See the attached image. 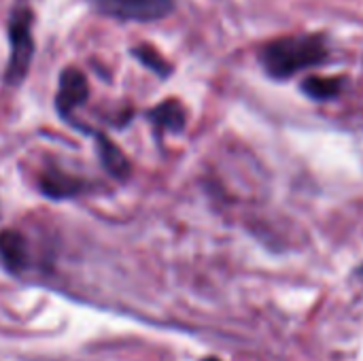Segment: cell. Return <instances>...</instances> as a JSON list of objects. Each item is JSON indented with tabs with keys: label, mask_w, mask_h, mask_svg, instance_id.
Listing matches in <instances>:
<instances>
[{
	"label": "cell",
	"mask_w": 363,
	"mask_h": 361,
	"mask_svg": "<svg viewBox=\"0 0 363 361\" xmlns=\"http://www.w3.org/2000/svg\"><path fill=\"white\" fill-rule=\"evenodd\" d=\"M325 43L319 36H287L270 43L262 51L266 70L277 79H287L298 70L311 68L325 60Z\"/></svg>",
	"instance_id": "6da1fadb"
},
{
	"label": "cell",
	"mask_w": 363,
	"mask_h": 361,
	"mask_svg": "<svg viewBox=\"0 0 363 361\" xmlns=\"http://www.w3.org/2000/svg\"><path fill=\"white\" fill-rule=\"evenodd\" d=\"M304 91L313 98H332L340 91V81L332 77H311L304 81Z\"/></svg>",
	"instance_id": "9c48e42d"
},
{
	"label": "cell",
	"mask_w": 363,
	"mask_h": 361,
	"mask_svg": "<svg viewBox=\"0 0 363 361\" xmlns=\"http://www.w3.org/2000/svg\"><path fill=\"white\" fill-rule=\"evenodd\" d=\"M134 55L145 64V66H149L153 72H157V74H162V77H166L168 74V64L153 51V49H147V47H138V49H134Z\"/></svg>",
	"instance_id": "30bf717a"
},
{
	"label": "cell",
	"mask_w": 363,
	"mask_h": 361,
	"mask_svg": "<svg viewBox=\"0 0 363 361\" xmlns=\"http://www.w3.org/2000/svg\"><path fill=\"white\" fill-rule=\"evenodd\" d=\"M98 147H100V160H102L104 168L117 179H128L130 162L125 160L121 149L117 145H113L106 136H98Z\"/></svg>",
	"instance_id": "5b68a950"
},
{
	"label": "cell",
	"mask_w": 363,
	"mask_h": 361,
	"mask_svg": "<svg viewBox=\"0 0 363 361\" xmlns=\"http://www.w3.org/2000/svg\"><path fill=\"white\" fill-rule=\"evenodd\" d=\"M11 60L6 68V83L19 85L23 77L28 74L32 53H34V40H32V13L26 6H17L11 17Z\"/></svg>",
	"instance_id": "7a4b0ae2"
},
{
	"label": "cell",
	"mask_w": 363,
	"mask_h": 361,
	"mask_svg": "<svg viewBox=\"0 0 363 361\" xmlns=\"http://www.w3.org/2000/svg\"><path fill=\"white\" fill-rule=\"evenodd\" d=\"M40 187H43V194L51 198H68V196L79 194L83 189V183L79 179L64 177L60 172H49L47 177L40 179Z\"/></svg>",
	"instance_id": "8992f818"
},
{
	"label": "cell",
	"mask_w": 363,
	"mask_h": 361,
	"mask_svg": "<svg viewBox=\"0 0 363 361\" xmlns=\"http://www.w3.org/2000/svg\"><path fill=\"white\" fill-rule=\"evenodd\" d=\"M0 253L4 262L13 268H21L26 262V245L23 238L15 232H2L0 234Z\"/></svg>",
	"instance_id": "ba28073f"
},
{
	"label": "cell",
	"mask_w": 363,
	"mask_h": 361,
	"mask_svg": "<svg viewBox=\"0 0 363 361\" xmlns=\"http://www.w3.org/2000/svg\"><path fill=\"white\" fill-rule=\"evenodd\" d=\"M151 119H153V123H157L166 130L179 132L185 126V111L179 102H164L151 113Z\"/></svg>",
	"instance_id": "52a82bcc"
},
{
	"label": "cell",
	"mask_w": 363,
	"mask_h": 361,
	"mask_svg": "<svg viewBox=\"0 0 363 361\" xmlns=\"http://www.w3.org/2000/svg\"><path fill=\"white\" fill-rule=\"evenodd\" d=\"M87 100V81L85 77L74 70V68H66L60 77V89L55 96V104L62 117L72 119V113L77 106H81Z\"/></svg>",
	"instance_id": "277c9868"
},
{
	"label": "cell",
	"mask_w": 363,
	"mask_h": 361,
	"mask_svg": "<svg viewBox=\"0 0 363 361\" xmlns=\"http://www.w3.org/2000/svg\"><path fill=\"white\" fill-rule=\"evenodd\" d=\"M91 4L121 21H155L172 11V0H91Z\"/></svg>",
	"instance_id": "3957f363"
},
{
	"label": "cell",
	"mask_w": 363,
	"mask_h": 361,
	"mask_svg": "<svg viewBox=\"0 0 363 361\" xmlns=\"http://www.w3.org/2000/svg\"><path fill=\"white\" fill-rule=\"evenodd\" d=\"M359 274H362V277H363V266H362V270H359Z\"/></svg>",
	"instance_id": "8fae6325"
}]
</instances>
